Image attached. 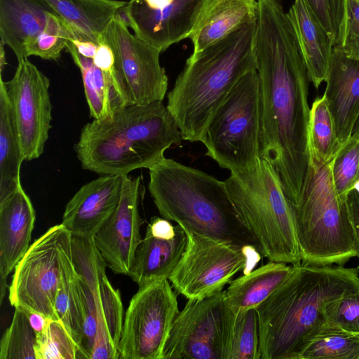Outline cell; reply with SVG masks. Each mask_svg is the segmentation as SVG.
<instances>
[{"mask_svg": "<svg viewBox=\"0 0 359 359\" xmlns=\"http://www.w3.org/2000/svg\"><path fill=\"white\" fill-rule=\"evenodd\" d=\"M359 180V166H358V175H357L356 180Z\"/></svg>", "mask_w": 359, "mask_h": 359, "instance_id": "cell-48", "label": "cell"}, {"mask_svg": "<svg viewBox=\"0 0 359 359\" xmlns=\"http://www.w3.org/2000/svg\"><path fill=\"white\" fill-rule=\"evenodd\" d=\"M72 259L79 277L92 290L106 276L107 266L93 237H71Z\"/></svg>", "mask_w": 359, "mask_h": 359, "instance_id": "cell-35", "label": "cell"}, {"mask_svg": "<svg viewBox=\"0 0 359 359\" xmlns=\"http://www.w3.org/2000/svg\"><path fill=\"white\" fill-rule=\"evenodd\" d=\"M140 177L123 175L118 205L93 237L107 266L116 273L128 275L141 241L139 212Z\"/></svg>", "mask_w": 359, "mask_h": 359, "instance_id": "cell-15", "label": "cell"}, {"mask_svg": "<svg viewBox=\"0 0 359 359\" xmlns=\"http://www.w3.org/2000/svg\"><path fill=\"white\" fill-rule=\"evenodd\" d=\"M66 49L81 72L91 117L98 121L109 119L120 108L129 105L118 76L104 72L94 64L92 58L80 55L70 39Z\"/></svg>", "mask_w": 359, "mask_h": 359, "instance_id": "cell-24", "label": "cell"}, {"mask_svg": "<svg viewBox=\"0 0 359 359\" xmlns=\"http://www.w3.org/2000/svg\"><path fill=\"white\" fill-rule=\"evenodd\" d=\"M201 142L206 156L231 172L256 164L261 157V96L256 69L231 90L211 118Z\"/></svg>", "mask_w": 359, "mask_h": 359, "instance_id": "cell-8", "label": "cell"}, {"mask_svg": "<svg viewBox=\"0 0 359 359\" xmlns=\"http://www.w3.org/2000/svg\"><path fill=\"white\" fill-rule=\"evenodd\" d=\"M94 64L104 72L118 76L115 67V58L110 46L104 42L98 45L95 55L93 58Z\"/></svg>", "mask_w": 359, "mask_h": 359, "instance_id": "cell-42", "label": "cell"}, {"mask_svg": "<svg viewBox=\"0 0 359 359\" xmlns=\"http://www.w3.org/2000/svg\"><path fill=\"white\" fill-rule=\"evenodd\" d=\"M325 82L324 95L343 147L351 139L359 118V60L348 57L334 46Z\"/></svg>", "mask_w": 359, "mask_h": 359, "instance_id": "cell-17", "label": "cell"}, {"mask_svg": "<svg viewBox=\"0 0 359 359\" xmlns=\"http://www.w3.org/2000/svg\"><path fill=\"white\" fill-rule=\"evenodd\" d=\"M149 170V191L162 217L198 234L260 252L224 181L165 157Z\"/></svg>", "mask_w": 359, "mask_h": 359, "instance_id": "cell-5", "label": "cell"}, {"mask_svg": "<svg viewBox=\"0 0 359 359\" xmlns=\"http://www.w3.org/2000/svg\"><path fill=\"white\" fill-rule=\"evenodd\" d=\"M4 46H5V44L1 41V48H0V69H1V73L2 72L4 67L6 65V53H5V51H4Z\"/></svg>", "mask_w": 359, "mask_h": 359, "instance_id": "cell-46", "label": "cell"}, {"mask_svg": "<svg viewBox=\"0 0 359 359\" xmlns=\"http://www.w3.org/2000/svg\"><path fill=\"white\" fill-rule=\"evenodd\" d=\"M2 81L9 101L25 161L43 152L51 128L50 80L28 58L18 61L13 78Z\"/></svg>", "mask_w": 359, "mask_h": 359, "instance_id": "cell-13", "label": "cell"}, {"mask_svg": "<svg viewBox=\"0 0 359 359\" xmlns=\"http://www.w3.org/2000/svg\"><path fill=\"white\" fill-rule=\"evenodd\" d=\"M114 19L120 22L128 28L133 29V23L129 12L128 4L120 7L116 12Z\"/></svg>", "mask_w": 359, "mask_h": 359, "instance_id": "cell-45", "label": "cell"}, {"mask_svg": "<svg viewBox=\"0 0 359 359\" xmlns=\"http://www.w3.org/2000/svg\"><path fill=\"white\" fill-rule=\"evenodd\" d=\"M36 359H76L79 348L62 321L49 319L45 329L36 334Z\"/></svg>", "mask_w": 359, "mask_h": 359, "instance_id": "cell-34", "label": "cell"}, {"mask_svg": "<svg viewBox=\"0 0 359 359\" xmlns=\"http://www.w3.org/2000/svg\"><path fill=\"white\" fill-rule=\"evenodd\" d=\"M25 161L9 101L0 79V202L22 187Z\"/></svg>", "mask_w": 359, "mask_h": 359, "instance_id": "cell-29", "label": "cell"}, {"mask_svg": "<svg viewBox=\"0 0 359 359\" xmlns=\"http://www.w3.org/2000/svg\"><path fill=\"white\" fill-rule=\"evenodd\" d=\"M233 315L224 291L189 299L172 323L162 359H224Z\"/></svg>", "mask_w": 359, "mask_h": 359, "instance_id": "cell-11", "label": "cell"}, {"mask_svg": "<svg viewBox=\"0 0 359 359\" xmlns=\"http://www.w3.org/2000/svg\"><path fill=\"white\" fill-rule=\"evenodd\" d=\"M210 0H172L133 20L134 34L161 52L189 38Z\"/></svg>", "mask_w": 359, "mask_h": 359, "instance_id": "cell-19", "label": "cell"}, {"mask_svg": "<svg viewBox=\"0 0 359 359\" xmlns=\"http://www.w3.org/2000/svg\"><path fill=\"white\" fill-rule=\"evenodd\" d=\"M183 229L187 236L186 248L168 280L188 299L222 291L236 273H250L263 257L254 246L238 248Z\"/></svg>", "mask_w": 359, "mask_h": 359, "instance_id": "cell-9", "label": "cell"}, {"mask_svg": "<svg viewBox=\"0 0 359 359\" xmlns=\"http://www.w3.org/2000/svg\"><path fill=\"white\" fill-rule=\"evenodd\" d=\"M339 46L349 58L359 60V0H345V13Z\"/></svg>", "mask_w": 359, "mask_h": 359, "instance_id": "cell-40", "label": "cell"}, {"mask_svg": "<svg viewBox=\"0 0 359 359\" xmlns=\"http://www.w3.org/2000/svg\"><path fill=\"white\" fill-rule=\"evenodd\" d=\"M91 290L96 306L97 333L90 359H118L123 325L120 292L112 286L107 275Z\"/></svg>", "mask_w": 359, "mask_h": 359, "instance_id": "cell-25", "label": "cell"}, {"mask_svg": "<svg viewBox=\"0 0 359 359\" xmlns=\"http://www.w3.org/2000/svg\"><path fill=\"white\" fill-rule=\"evenodd\" d=\"M53 13L43 0H0L1 41L13 51L18 61L28 58V48Z\"/></svg>", "mask_w": 359, "mask_h": 359, "instance_id": "cell-21", "label": "cell"}, {"mask_svg": "<svg viewBox=\"0 0 359 359\" xmlns=\"http://www.w3.org/2000/svg\"><path fill=\"white\" fill-rule=\"evenodd\" d=\"M304 59L310 82L316 88L325 81L333 43L305 0H294L287 13Z\"/></svg>", "mask_w": 359, "mask_h": 359, "instance_id": "cell-20", "label": "cell"}, {"mask_svg": "<svg viewBox=\"0 0 359 359\" xmlns=\"http://www.w3.org/2000/svg\"><path fill=\"white\" fill-rule=\"evenodd\" d=\"M168 279L139 287L126 310L119 358L162 359L172 323L179 313L178 302Z\"/></svg>", "mask_w": 359, "mask_h": 359, "instance_id": "cell-10", "label": "cell"}, {"mask_svg": "<svg viewBox=\"0 0 359 359\" xmlns=\"http://www.w3.org/2000/svg\"><path fill=\"white\" fill-rule=\"evenodd\" d=\"M238 215L269 261L302 262L291 205L278 175L259 158L251 168L224 181Z\"/></svg>", "mask_w": 359, "mask_h": 359, "instance_id": "cell-6", "label": "cell"}, {"mask_svg": "<svg viewBox=\"0 0 359 359\" xmlns=\"http://www.w3.org/2000/svg\"><path fill=\"white\" fill-rule=\"evenodd\" d=\"M35 219L34 208L22 187L0 202L1 303L7 277L30 246Z\"/></svg>", "mask_w": 359, "mask_h": 359, "instance_id": "cell-18", "label": "cell"}, {"mask_svg": "<svg viewBox=\"0 0 359 359\" xmlns=\"http://www.w3.org/2000/svg\"><path fill=\"white\" fill-rule=\"evenodd\" d=\"M321 326L359 334V288L327 302L323 309Z\"/></svg>", "mask_w": 359, "mask_h": 359, "instance_id": "cell-36", "label": "cell"}, {"mask_svg": "<svg viewBox=\"0 0 359 359\" xmlns=\"http://www.w3.org/2000/svg\"><path fill=\"white\" fill-rule=\"evenodd\" d=\"M324 94L313 102L310 111L309 154L319 162H331L341 148Z\"/></svg>", "mask_w": 359, "mask_h": 359, "instance_id": "cell-31", "label": "cell"}, {"mask_svg": "<svg viewBox=\"0 0 359 359\" xmlns=\"http://www.w3.org/2000/svg\"><path fill=\"white\" fill-rule=\"evenodd\" d=\"M71 237L65 227L59 243L61 278L55 309L58 320L72 335L79 352L83 337V300L79 276L72 259Z\"/></svg>", "mask_w": 359, "mask_h": 359, "instance_id": "cell-28", "label": "cell"}, {"mask_svg": "<svg viewBox=\"0 0 359 359\" xmlns=\"http://www.w3.org/2000/svg\"><path fill=\"white\" fill-rule=\"evenodd\" d=\"M70 41L73 43L77 52L88 58H93L98 44L96 43L84 39L80 34L75 32L71 27Z\"/></svg>", "mask_w": 359, "mask_h": 359, "instance_id": "cell-43", "label": "cell"}, {"mask_svg": "<svg viewBox=\"0 0 359 359\" xmlns=\"http://www.w3.org/2000/svg\"><path fill=\"white\" fill-rule=\"evenodd\" d=\"M182 140L167 107L159 101L129 104L111 118L86 123L75 151L85 170L102 175H126L152 167Z\"/></svg>", "mask_w": 359, "mask_h": 359, "instance_id": "cell-4", "label": "cell"}, {"mask_svg": "<svg viewBox=\"0 0 359 359\" xmlns=\"http://www.w3.org/2000/svg\"><path fill=\"white\" fill-rule=\"evenodd\" d=\"M123 175H104L83 185L67 203L62 224L72 236L94 237L116 209Z\"/></svg>", "mask_w": 359, "mask_h": 359, "instance_id": "cell-16", "label": "cell"}, {"mask_svg": "<svg viewBox=\"0 0 359 359\" xmlns=\"http://www.w3.org/2000/svg\"><path fill=\"white\" fill-rule=\"evenodd\" d=\"M65 229L62 223L49 228L15 266L8 291L15 308L58 320L55 303L61 278L59 243Z\"/></svg>", "mask_w": 359, "mask_h": 359, "instance_id": "cell-12", "label": "cell"}, {"mask_svg": "<svg viewBox=\"0 0 359 359\" xmlns=\"http://www.w3.org/2000/svg\"><path fill=\"white\" fill-rule=\"evenodd\" d=\"M351 138L359 141V118L354 126Z\"/></svg>", "mask_w": 359, "mask_h": 359, "instance_id": "cell-47", "label": "cell"}, {"mask_svg": "<svg viewBox=\"0 0 359 359\" xmlns=\"http://www.w3.org/2000/svg\"><path fill=\"white\" fill-rule=\"evenodd\" d=\"M261 96V158L274 168L294 205L309 164L306 67L278 0H257L255 41Z\"/></svg>", "mask_w": 359, "mask_h": 359, "instance_id": "cell-1", "label": "cell"}, {"mask_svg": "<svg viewBox=\"0 0 359 359\" xmlns=\"http://www.w3.org/2000/svg\"><path fill=\"white\" fill-rule=\"evenodd\" d=\"M25 311L27 315L29 323L36 334L41 332L47 325L49 318L36 312Z\"/></svg>", "mask_w": 359, "mask_h": 359, "instance_id": "cell-44", "label": "cell"}, {"mask_svg": "<svg viewBox=\"0 0 359 359\" xmlns=\"http://www.w3.org/2000/svg\"><path fill=\"white\" fill-rule=\"evenodd\" d=\"M294 359H359V334L320 326L302 341Z\"/></svg>", "mask_w": 359, "mask_h": 359, "instance_id": "cell-30", "label": "cell"}, {"mask_svg": "<svg viewBox=\"0 0 359 359\" xmlns=\"http://www.w3.org/2000/svg\"><path fill=\"white\" fill-rule=\"evenodd\" d=\"M36 334L25 311L15 307L12 322L0 343V359H36Z\"/></svg>", "mask_w": 359, "mask_h": 359, "instance_id": "cell-33", "label": "cell"}, {"mask_svg": "<svg viewBox=\"0 0 359 359\" xmlns=\"http://www.w3.org/2000/svg\"><path fill=\"white\" fill-rule=\"evenodd\" d=\"M257 18L187 60L172 90L167 109L182 140L201 142L218 107L236 84L256 69Z\"/></svg>", "mask_w": 359, "mask_h": 359, "instance_id": "cell-3", "label": "cell"}, {"mask_svg": "<svg viewBox=\"0 0 359 359\" xmlns=\"http://www.w3.org/2000/svg\"><path fill=\"white\" fill-rule=\"evenodd\" d=\"M257 0H210L189 36L196 53L257 18Z\"/></svg>", "mask_w": 359, "mask_h": 359, "instance_id": "cell-23", "label": "cell"}, {"mask_svg": "<svg viewBox=\"0 0 359 359\" xmlns=\"http://www.w3.org/2000/svg\"><path fill=\"white\" fill-rule=\"evenodd\" d=\"M325 31L333 46L339 43L345 13V0H305Z\"/></svg>", "mask_w": 359, "mask_h": 359, "instance_id": "cell-39", "label": "cell"}, {"mask_svg": "<svg viewBox=\"0 0 359 359\" xmlns=\"http://www.w3.org/2000/svg\"><path fill=\"white\" fill-rule=\"evenodd\" d=\"M359 166V141L350 139L334 158L332 175L339 198L346 201L356 180Z\"/></svg>", "mask_w": 359, "mask_h": 359, "instance_id": "cell-38", "label": "cell"}, {"mask_svg": "<svg viewBox=\"0 0 359 359\" xmlns=\"http://www.w3.org/2000/svg\"><path fill=\"white\" fill-rule=\"evenodd\" d=\"M187 241L186 232L180 224L171 238L146 232L137 247L128 276L139 287L154 280L169 279L184 255Z\"/></svg>", "mask_w": 359, "mask_h": 359, "instance_id": "cell-22", "label": "cell"}, {"mask_svg": "<svg viewBox=\"0 0 359 359\" xmlns=\"http://www.w3.org/2000/svg\"><path fill=\"white\" fill-rule=\"evenodd\" d=\"M358 288V268L292 265L287 278L255 308L259 359H294L302 341L323 325L324 305Z\"/></svg>", "mask_w": 359, "mask_h": 359, "instance_id": "cell-2", "label": "cell"}, {"mask_svg": "<svg viewBox=\"0 0 359 359\" xmlns=\"http://www.w3.org/2000/svg\"><path fill=\"white\" fill-rule=\"evenodd\" d=\"M259 341L256 309L234 313L227 335L224 359H259Z\"/></svg>", "mask_w": 359, "mask_h": 359, "instance_id": "cell-32", "label": "cell"}, {"mask_svg": "<svg viewBox=\"0 0 359 359\" xmlns=\"http://www.w3.org/2000/svg\"><path fill=\"white\" fill-rule=\"evenodd\" d=\"M70 36V27L53 13L43 32L28 48L27 56L34 55L46 60H57L66 48Z\"/></svg>", "mask_w": 359, "mask_h": 359, "instance_id": "cell-37", "label": "cell"}, {"mask_svg": "<svg viewBox=\"0 0 359 359\" xmlns=\"http://www.w3.org/2000/svg\"><path fill=\"white\" fill-rule=\"evenodd\" d=\"M292 265L269 261L230 282L224 291L228 306L234 313L255 309L289 276Z\"/></svg>", "mask_w": 359, "mask_h": 359, "instance_id": "cell-27", "label": "cell"}, {"mask_svg": "<svg viewBox=\"0 0 359 359\" xmlns=\"http://www.w3.org/2000/svg\"><path fill=\"white\" fill-rule=\"evenodd\" d=\"M332 161L322 163L309 154L300 195L290 204L302 263L344 265L357 257L346 201L339 198L334 184Z\"/></svg>", "mask_w": 359, "mask_h": 359, "instance_id": "cell-7", "label": "cell"}, {"mask_svg": "<svg viewBox=\"0 0 359 359\" xmlns=\"http://www.w3.org/2000/svg\"><path fill=\"white\" fill-rule=\"evenodd\" d=\"M102 42L111 48L115 67L129 104H147L163 101L168 90V76L159 60L161 53L131 34L113 18Z\"/></svg>", "mask_w": 359, "mask_h": 359, "instance_id": "cell-14", "label": "cell"}, {"mask_svg": "<svg viewBox=\"0 0 359 359\" xmlns=\"http://www.w3.org/2000/svg\"><path fill=\"white\" fill-rule=\"evenodd\" d=\"M73 30L97 44L116 11L128 1L119 0H43Z\"/></svg>", "mask_w": 359, "mask_h": 359, "instance_id": "cell-26", "label": "cell"}, {"mask_svg": "<svg viewBox=\"0 0 359 359\" xmlns=\"http://www.w3.org/2000/svg\"><path fill=\"white\" fill-rule=\"evenodd\" d=\"M346 205L355 237L357 257L359 259V192L351 189L346 196Z\"/></svg>", "mask_w": 359, "mask_h": 359, "instance_id": "cell-41", "label": "cell"}]
</instances>
